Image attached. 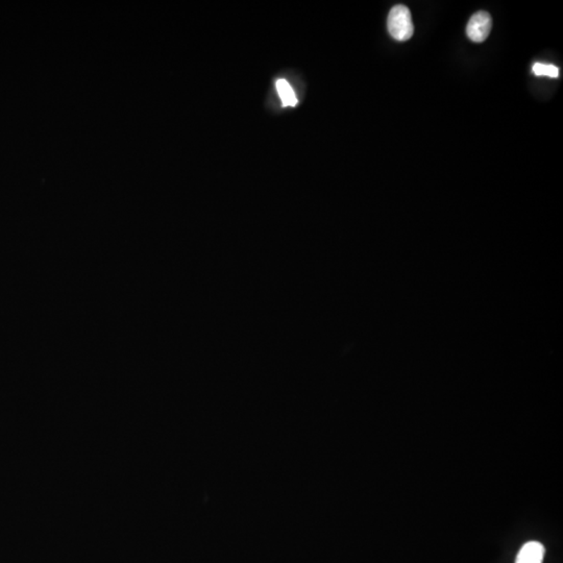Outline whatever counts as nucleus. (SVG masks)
Returning a JSON list of instances; mask_svg holds the SVG:
<instances>
[{"label": "nucleus", "mask_w": 563, "mask_h": 563, "mask_svg": "<svg viewBox=\"0 0 563 563\" xmlns=\"http://www.w3.org/2000/svg\"><path fill=\"white\" fill-rule=\"evenodd\" d=\"M533 72L538 76H550L556 79L559 76V69L556 66L550 64L536 63L533 66Z\"/></svg>", "instance_id": "obj_5"}, {"label": "nucleus", "mask_w": 563, "mask_h": 563, "mask_svg": "<svg viewBox=\"0 0 563 563\" xmlns=\"http://www.w3.org/2000/svg\"><path fill=\"white\" fill-rule=\"evenodd\" d=\"M492 26V19L489 13L480 11V12L472 15V18L468 21V26H466V35L472 42L481 43L489 36Z\"/></svg>", "instance_id": "obj_2"}, {"label": "nucleus", "mask_w": 563, "mask_h": 563, "mask_svg": "<svg viewBox=\"0 0 563 563\" xmlns=\"http://www.w3.org/2000/svg\"><path fill=\"white\" fill-rule=\"evenodd\" d=\"M545 547L538 542H529L523 545L516 556V563H542Z\"/></svg>", "instance_id": "obj_3"}, {"label": "nucleus", "mask_w": 563, "mask_h": 563, "mask_svg": "<svg viewBox=\"0 0 563 563\" xmlns=\"http://www.w3.org/2000/svg\"><path fill=\"white\" fill-rule=\"evenodd\" d=\"M387 26L389 34L395 40H409L414 33L410 10L404 4L393 6L389 12Z\"/></svg>", "instance_id": "obj_1"}, {"label": "nucleus", "mask_w": 563, "mask_h": 563, "mask_svg": "<svg viewBox=\"0 0 563 563\" xmlns=\"http://www.w3.org/2000/svg\"><path fill=\"white\" fill-rule=\"evenodd\" d=\"M276 86L284 107H296L298 98L290 83L284 79H280L277 81Z\"/></svg>", "instance_id": "obj_4"}]
</instances>
